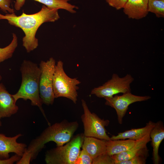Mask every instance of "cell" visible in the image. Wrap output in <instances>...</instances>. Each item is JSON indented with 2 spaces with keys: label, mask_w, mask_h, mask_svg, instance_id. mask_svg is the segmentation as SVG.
I'll list each match as a JSON object with an SVG mask.
<instances>
[{
  "label": "cell",
  "mask_w": 164,
  "mask_h": 164,
  "mask_svg": "<svg viewBox=\"0 0 164 164\" xmlns=\"http://www.w3.org/2000/svg\"><path fill=\"white\" fill-rule=\"evenodd\" d=\"M58 10L43 5L39 12L32 14H27L23 12L19 16L14 13L5 15L0 13V19H6L11 25L22 30L25 34L22 38V45L27 52L29 53L38 46V40L36 35L39 27L44 22L58 20L60 18Z\"/></svg>",
  "instance_id": "1"
},
{
  "label": "cell",
  "mask_w": 164,
  "mask_h": 164,
  "mask_svg": "<svg viewBox=\"0 0 164 164\" xmlns=\"http://www.w3.org/2000/svg\"><path fill=\"white\" fill-rule=\"evenodd\" d=\"M78 127L77 121L69 122L65 120L49 125L31 142L23 155L32 161L36 158L46 143L52 141L56 143V146L64 145L70 140Z\"/></svg>",
  "instance_id": "2"
},
{
  "label": "cell",
  "mask_w": 164,
  "mask_h": 164,
  "mask_svg": "<svg viewBox=\"0 0 164 164\" xmlns=\"http://www.w3.org/2000/svg\"><path fill=\"white\" fill-rule=\"evenodd\" d=\"M22 80L20 87L12 96L16 102L19 99L30 100L31 104L39 107L47 122L48 120L42 108L43 104L39 96V80L40 70L37 65L30 61L25 60L20 67Z\"/></svg>",
  "instance_id": "3"
},
{
  "label": "cell",
  "mask_w": 164,
  "mask_h": 164,
  "mask_svg": "<svg viewBox=\"0 0 164 164\" xmlns=\"http://www.w3.org/2000/svg\"><path fill=\"white\" fill-rule=\"evenodd\" d=\"M84 134L76 135L65 145L47 150L45 160L47 164H74L80 151L84 140Z\"/></svg>",
  "instance_id": "4"
},
{
  "label": "cell",
  "mask_w": 164,
  "mask_h": 164,
  "mask_svg": "<svg viewBox=\"0 0 164 164\" xmlns=\"http://www.w3.org/2000/svg\"><path fill=\"white\" fill-rule=\"evenodd\" d=\"M63 63L59 60L56 65L53 80V90L55 98L63 97L76 104L77 100L78 85L81 82L77 78H71L65 73Z\"/></svg>",
  "instance_id": "5"
},
{
  "label": "cell",
  "mask_w": 164,
  "mask_h": 164,
  "mask_svg": "<svg viewBox=\"0 0 164 164\" xmlns=\"http://www.w3.org/2000/svg\"><path fill=\"white\" fill-rule=\"evenodd\" d=\"M81 103L84 113L81 116V119L84 125V136L105 140H111L105 128L109 125V121L101 119L95 114L91 113L84 100H81Z\"/></svg>",
  "instance_id": "6"
},
{
  "label": "cell",
  "mask_w": 164,
  "mask_h": 164,
  "mask_svg": "<svg viewBox=\"0 0 164 164\" xmlns=\"http://www.w3.org/2000/svg\"><path fill=\"white\" fill-rule=\"evenodd\" d=\"M56 61L53 57L46 61H41L39 64L41 73L39 80L40 97L43 104L52 105L55 98L53 90V77Z\"/></svg>",
  "instance_id": "7"
},
{
  "label": "cell",
  "mask_w": 164,
  "mask_h": 164,
  "mask_svg": "<svg viewBox=\"0 0 164 164\" xmlns=\"http://www.w3.org/2000/svg\"><path fill=\"white\" fill-rule=\"evenodd\" d=\"M134 80L129 74L121 77L117 74H113L111 78L102 85L93 89L91 92L99 98L111 97L118 93L131 92V84Z\"/></svg>",
  "instance_id": "8"
},
{
  "label": "cell",
  "mask_w": 164,
  "mask_h": 164,
  "mask_svg": "<svg viewBox=\"0 0 164 164\" xmlns=\"http://www.w3.org/2000/svg\"><path fill=\"white\" fill-rule=\"evenodd\" d=\"M148 96H139L133 94L131 92L124 93L121 95H114L111 97H105V104L114 108L116 112L119 123H122L123 118L132 104L148 100Z\"/></svg>",
  "instance_id": "9"
},
{
  "label": "cell",
  "mask_w": 164,
  "mask_h": 164,
  "mask_svg": "<svg viewBox=\"0 0 164 164\" xmlns=\"http://www.w3.org/2000/svg\"><path fill=\"white\" fill-rule=\"evenodd\" d=\"M22 135L19 133L14 137H9L0 133V159L9 158L11 153H14L21 157L22 156L27 145L17 141Z\"/></svg>",
  "instance_id": "10"
},
{
  "label": "cell",
  "mask_w": 164,
  "mask_h": 164,
  "mask_svg": "<svg viewBox=\"0 0 164 164\" xmlns=\"http://www.w3.org/2000/svg\"><path fill=\"white\" fill-rule=\"evenodd\" d=\"M16 103L12 94L3 84L0 83V120L10 117L18 112L19 107Z\"/></svg>",
  "instance_id": "11"
},
{
  "label": "cell",
  "mask_w": 164,
  "mask_h": 164,
  "mask_svg": "<svg viewBox=\"0 0 164 164\" xmlns=\"http://www.w3.org/2000/svg\"><path fill=\"white\" fill-rule=\"evenodd\" d=\"M148 0H127L123 8V12L128 18L139 19L146 16L148 13Z\"/></svg>",
  "instance_id": "12"
},
{
  "label": "cell",
  "mask_w": 164,
  "mask_h": 164,
  "mask_svg": "<svg viewBox=\"0 0 164 164\" xmlns=\"http://www.w3.org/2000/svg\"><path fill=\"white\" fill-rule=\"evenodd\" d=\"M82 147L93 159L106 153V140L84 136Z\"/></svg>",
  "instance_id": "13"
},
{
  "label": "cell",
  "mask_w": 164,
  "mask_h": 164,
  "mask_svg": "<svg viewBox=\"0 0 164 164\" xmlns=\"http://www.w3.org/2000/svg\"><path fill=\"white\" fill-rule=\"evenodd\" d=\"M149 135L153 148V162L155 164H158L160 160L159 155V148L164 138V127L162 122L159 121L155 123L150 132Z\"/></svg>",
  "instance_id": "14"
},
{
  "label": "cell",
  "mask_w": 164,
  "mask_h": 164,
  "mask_svg": "<svg viewBox=\"0 0 164 164\" xmlns=\"http://www.w3.org/2000/svg\"><path fill=\"white\" fill-rule=\"evenodd\" d=\"M149 134L150 133L142 138L135 141L134 145L127 151L111 155L115 162L129 159L141 152L147 147V143L151 141Z\"/></svg>",
  "instance_id": "15"
},
{
  "label": "cell",
  "mask_w": 164,
  "mask_h": 164,
  "mask_svg": "<svg viewBox=\"0 0 164 164\" xmlns=\"http://www.w3.org/2000/svg\"><path fill=\"white\" fill-rule=\"evenodd\" d=\"M43 4L47 7L52 9H62L71 13L76 12L74 9H78L77 6L71 5L68 2L70 0H33ZM25 0H16L14 8L19 10L24 5Z\"/></svg>",
  "instance_id": "16"
},
{
  "label": "cell",
  "mask_w": 164,
  "mask_h": 164,
  "mask_svg": "<svg viewBox=\"0 0 164 164\" xmlns=\"http://www.w3.org/2000/svg\"><path fill=\"white\" fill-rule=\"evenodd\" d=\"M155 123L150 121L146 125L142 128H133L118 133L116 135H113L110 137L111 140L125 139H128L133 140L140 139L149 133L154 127Z\"/></svg>",
  "instance_id": "17"
},
{
  "label": "cell",
  "mask_w": 164,
  "mask_h": 164,
  "mask_svg": "<svg viewBox=\"0 0 164 164\" xmlns=\"http://www.w3.org/2000/svg\"><path fill=\"white\" fill-rule=\"evenodd\" d=\"M135 142L129 139L106 140V153L112 155L125 152L134 145Z\"/></svg>",
  "instance_id": "18"
},
{
  "label": "cell",
  "mask_w": 164,
  "mask_h": 164,
  "mask_svg": "<svg viewBox=\"0 0 164 164\" xmlns=\"http://www.w3.org/2000/svg\"><path fill=\"white\" fill-rule=\"evenodd\" d=\"M12 39L7 46L0 48V63L11 58L18 46V39L16 35L12 33Z\"/></svg>",
  "instance_id": "19"
},
{
  "label": "cell",
  "mask_w": 164,
  "mask_h": 164,
  "mask_svg": "<svg viewBox=\"0 0 164 164\" xmlns=\"http://www.w3.org/2000/svg\"><path fill=\"white\" fill-rule=\"evenodd\" d=\"M148 11L158 18L164 17V0H148Z\"/></svg>",
  "instance_id": "20"
},
{
  "label": "cell",
  "mask_w": 164,
  "mask_h": 164,
  "mask_svg": "<svg viewBox=\"0 0 164 164\" xmlns=\"http://www.w3.org/2000/svg\"><path fill=\"white\" fill-rule=\"evenodd\" d=\"M149 156V150L147 147L141 152L131 159L124 161L115 162V164H145Z\"/></svg>",
  "instance_id": "21"
},
{
  "label": "cell",
  "mask_w": 164,
  "mask_h": 164,
  "mask_svg": "<svg viewBox=\"0 0 164 164\" xmlns=\"http://www.w3.org/2000/svg\"><path fill=\"white\" fill-rule=\"evenodd\" d=\"M92 164H115V160L111 155L106 153L93 159Z\"/></svg>",
  "instance_id": "22"
},
{
  "label": "cell",
  "mask_w": 164,
  "mask_h": 164,
  "mask_svg": "<svg viewBox=\"0 0 164 164\" xmlns=\"http://www.w3.org/2000/svg\"><path fill=\"white\" fill-rule=\"evenodd\" d=\"M93 159L84 150L80 151L74 164H92Z\"/></svg>",
  "instance_id": "23"
},
{
  "label": "cell",
  "mask_w": 164,
  "mask_h": 164,
  "mask_svg": "<svg viewBox=\"0 0 164 164\" xmlns=\"http://www.w3.org/2000/svg\"><path fill=\"white\" fill-rule=\"evenodd\" d=\"M13 0H0V9L4 12L9 13H14V9L10 7L11 3Z\"/></svg>",
  "instance_id": "24"
},
{
  "label": "cell",
  "mask_w": 164,
  "mask_h": 164,
  "mask_svg": "<svg viewBox=\"0 0 164 164\" xmlns=\"http://www.w3.org/2000/svg\"><path fill=\"white\" fill-rule=\"evenodd\" d=\"M109 5L119 10L123 8L127 0H105Z\"/></svg>",
  "instance_id": "25"
},
{
  "label": "cell",
  "mask_w": 164,
  "mask_h": 164,
  "mask_svg": "<svg viewBox=\"0 0 164 164\" xmlns=\"http://www.w3.org/2000/svg\"><path fill=\"white\" fill-rule=\"evenodd\" d=\"M21 158V157L15 154L8 159L3 160L0 159V164H12L19 161Z\"/></svg>",
  "instance_id": "26"
},
{
  "label": "cell",
  "mask_w": 164,
  "mask_h": 164,
  "mask_svg": "<svg viewBox=\"0 0 164 164\" xmlns=\"http://www.w3.org/2000/svg\"><path fill=\"white\" fill-rule=\"evenodd\" d=\"M2 76L0 74V82L1 81V80H2Z\"/></svg>",
  "instance_id": "27"
}]
</instances>
